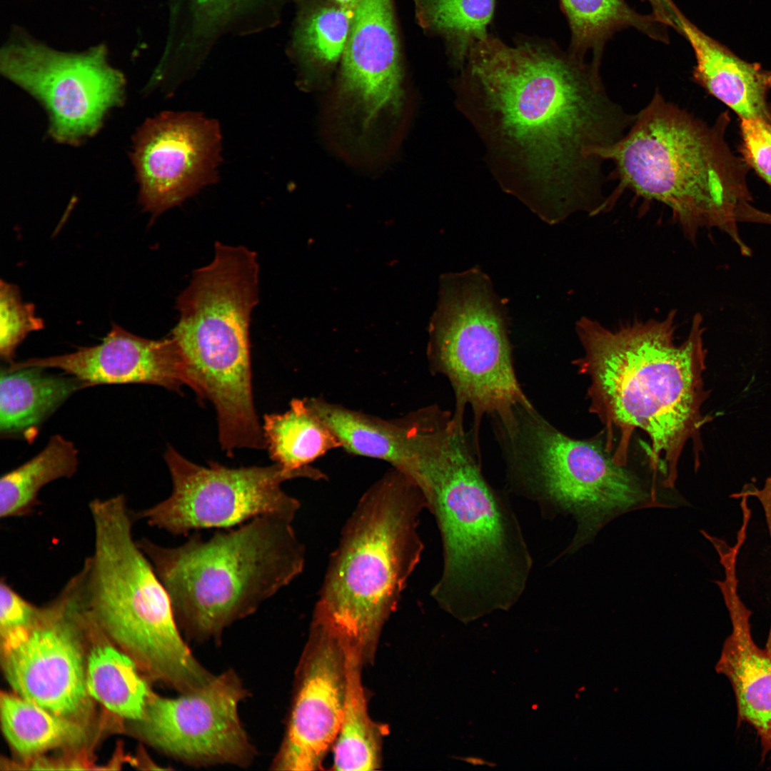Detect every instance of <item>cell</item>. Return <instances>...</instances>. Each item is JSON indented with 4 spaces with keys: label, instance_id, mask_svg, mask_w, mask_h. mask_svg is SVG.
<instances>
[{
    "label": "cell",
    "instance_id": "ba28073f",
    "mask_svg": "<svg viewBox=\"0 0 771 771\" xmlns=\"http://www.w3.org/2000/svg\"><path fill=\"white\" fill-rule=\"evenodd\" d=\"M513 483L542 513L566 512L578 522L574 550L605 519L645 503L638 480L594 441L567 436L532 405L517 407L500 423Z\"/></svg>",
    "mask_w": 771,
    "mask_h": 771
},
{
    "label": "cell",
    "instance_id": "836d02e7",
    "mask_svg": "<svg viewBox=\"0 0 771 771\" xmlns=\"http://www.w3.org/2000/svg\"><path fill=\"white\" fill-rule=\"evenodd\" d=\"M652 6L655 16L662 23L668 24L678 30V21L681 12L675 6L672 0H647Z\"/></svg>",
    "mask_w": 771,
    "mask_h": 771
},
{
    "label": "cell",
    "instance_id": "9c48e42d",
    "mask_svg": "<svg viewBox=\"0 0 771 771\" xmlns=\"http://www.w3.org/2000/svg\"><path fill=\"white\" fill-rule=\"evenodd\" d=\"M501 305L478 270L444 279L433 324L430 361L455 390L458 405L476 415L507 417L530 403L513 368Z\"/></svg>",
    "mask_w": 771,
    "mask_h": 771
},
{
    "label": "cell",
    "instance_id": "4dcf8cb0",
    "mask_svg": "<svg viewBox=\"0 0 771 771\" xmlns=\"http://www.w3.org/2000/svg\"><path fill=\"white\" fill-rule=\"evenodd\" d=\"M44 321L36 315L34 303L23 301L19 288L0 281V356L10 364L16 350L31 332L42 329Z\"/></svg>",
    "mask_w": 771,
    "mask_h": 771
},
{
    "label": "cell",
    "instance_id": "484cf974",
    "mask_svg": "<svg viewBox=\"0 0 771 771\" xmlns=\"http://www.w3.org/2000/svg\"><path fill=\"white\" fill-rule=\"evenodd\" d=\"M262 429L271 458L290 470L309 467L328 451L341 448L335 434L306 398L293 399L283 413L266 415Z\"/></svg>",
    "mask_w": 771,
    "mask_h": 771
},
{
    "label": "cell",
    "instance_id": "1f68e13d",
    "mask_svg": "<svg viewBox=\"0 0 771 771\" xmlns=\"http://www.w3.org/2000/svg\"><path fill=\"white\" fill-rule=\"evenodd\" d=\"M742 158L771 188V122L740 119Z\"/></svg>",
    "mask_w": 771,
    "mask_h": 771
},
{
    "label": "cell",
    "instance_id": "7c38bea8",
    "mask_svg": "<svg viewBox=\"0 0 771 771\" xmlns=\"http://www.w3.org/2000/svg\"><path fill=\"white\" fill-rule=\"evenodd\" d=\"M0 70L44 106L59 143L76 145L94 135L124 99L125 78L109 64L104 45L63 52L16 29L1 48Z\"/></svg>",
    "mask_w": 771,
    "mask_h": 771
},
{
    "label": "cell",
    "instance_id": "f1b7e54d",
    "mask_svg": "<svg viewBox=\"0 0 771 771\" xmlns=\"http://www.w3.org/2000/svg\"><path fill=\"white\" fill-rule=\"evenodd\" d=\"M495 0H416L423 29L443 38L451 62L460 69L471 47L488 34Z\"/></svg>",
    "mask_w": 771,
    "mask_h": 771
},
{
    "label": "cell",
    "instance_id": "f546056e",
    "mask_svg": "<svg viewBox=\"0 0 771 771\" xmlns=\"http://www.w3.org/2000/svg\"><path fill=\"white\" fill-rule=\"evenodd\" d=\"M571 31V51L583 59L590 49L595 51L593 64L600 66L603 42L619 29L633 26L650 36L658 37L654 25L662 21L655 16H643L624 0H560Z\"/></svg>",
    "mask_w": 771,
    "mask_h": 771
},
{
    "label": "cell",
    "instance_id": "5b68a950",
    "mask_svg": "<svg viewBox=\"0 0 771 771\" xmlns=\"http://www.w3.org/2000/svg\"><path fill=\"white\" fill-rule=\"evenodd\" d=\"M425 497L392 468L363 493L331 553L312 621L371 660L424 549L418 533Z\"/></svg>",
    "mask_w": 771,
    "mask_h": 771
},
{
    "label": "cell",
    "instance_id": "83f0119b",
    "mask_svg": "<svg viewBox=\"0 0 771 771\" xmlns=\"http://www.w3.org/2000/svg\"><path fill=\"white\" fill-rule=\"evenodd\" d=\"M78 450L64 436L52 435L45 448L0 479V517L19 518L34 513L39 491L49 483L71 478L78 467Z\"/></svg>",
    "mask_w": 771,
    "mask_h": 771
},
{
    "label": "cell",
    "instance_id": "3957f363",
    "mask_svg": "<svg viewBox=\"0 0 771 771\" xmlns=\"http://www.w3.org/2000/svg\"><path fill=\"white\" fill-rule=\"evenodd\" d=\"M411 478L442 539L443 568L430 592L434 600L456 613L514 603L525 590L533 560L509 503L483 476L462 423L448 420L428 435Z\"/></svg>",
    "mask_w": 771,
    "mask_h": 771
},
{
    "label": "cell",
    "instance_id": "8992f818",
    "mask_svg": "<svg viewBox=\"0 0 771 771\" xmlns=\"http://www.w3.org/2000/svg\"><path fill=\"white\" fill-rule=\"evenodd\" d=\"M293 520L256 517L204 540L193 533L176 547L137 541L171 599L179 629L197 640L218 639L303 570L305 548Z\"/></svg>",
    "mask_w": 771,
    "mask_h": 771
},
{
    "label": "cell",
    "instance_id": "7a4b0ae2",
    "mask_svg": "<svg viewBox=\"0 0 771 771\" xmlns=\"http://www.w3.org/2000/svg\"><path fill=\"white\" fill-rule=\"evenodd\" d=\"M676 312L663 319L634 321L609 329L582 317L576 331L584 355L576 361L590 381V411L608 431L609 447L620 435L613 460L625 466L630 437L636 429L647 434L650 465L673 485L677 464L689 441L695 445L707 418L701 408L708 397L704 388L706 350L703 318L696 313L687 338L675 341Z\"/></svg>",
    "mask_w": 771,
    "mask_h": 771
},
{
    "label": "cell",
    "instance_id": "52a82bcc",
    "mask_svg": "<svg viewBox=\"0 0 771 771\" xmlns=\"http://www.w3.org/2000/svg\"><path fill=\"white\" fill-rule=\"evenodd\" d=\"M89 508L94 547L83 565L93 619L148 679L173 688L186 685L201 665L183 640L167 590L134 540L135 513L121 494L94 499Z\"/></svg>",
    "mask_w": 771,
    "mask_h": 771
},
{
    "label": "cell",
    "instance_id": "603a6c76",
    "mask_svg": "<svg viewBox=\"0 0 771 771\" xmlns=\"http://www.w3.org/2000/svg\"><path fill=\"white\" fill-rule=\"evenodd\" d=\"M86 685L90 695L119 717L136 721L144 714L153 692L136 662L112 642L90 612Z\"/></svg>",
    "mask_w": 771,
    "mask_h": 771
},
{
    "label": "cell",
    "instance_id": "277c9868",
    "mask_svg": "<svg viewBox=\"0 0 771 771\" xmlns=\"http://www.w3.org/2000/svg\"><path fill=\"white\" fill-rule=\"evenodd\" d=\"M729 123L726 111L710 126L655 91L625 136L595 151L614 163L609 177L618 181L605 210L630 190L668 206L691 241L700 228H716L743 256H750L736 218L738 208L752 201L747 181L750 168L726 141Z\"/></svg>",
    "mask_w": 771,
    "mask_h": 771
},
{
    "label": "cell",
    "instance_id": "cb8c5ba5",
    "mask_svg": "<svg viewBox=\"0 0 771 771\" xmlns=\"http://www.w3.org/2000/svg\"><path fill=\"white\" fill-rule=\"evenodd\" d=\"M1 730L12 750L28 760L53 749L81 751L89 725L56 715L14 692H1Z\"/></svg>",
    "mask_w": 771,
    "mask_h": 771
},
{
    "label": "cell",
    "instance_id": "7402d4cb",
    "mask_svg": "<svg viewBox=\"0 0 771 771\" xmlns=\"http://www.w3.org/2000/svg\"><path fill=\"white\" fill-rule=\"evenodd\" d=\"M44 368H1L0 433L5 437L33 440L41 424L73 393L88 388L70 376L46 373Z\"/></svg>",
    "mask_w": 771,
    "mask_h": 771
},
{
    "label": "cell",
    "instance_id": "d6a6232c",
    "mask_svg": "<svg viewBox=\"0 0 771 771\" xmlns=\"http://www.w3.org/2000/svg\"><path fill=\"white\" fill-rule=\"evenodd\" d=\"M39 606L33 604L2 578L0 582V635L4 642L29 628Z\"/></svg>",
    "mask_w": 771,
    "mask_h": 771
},
{
    "label": "cell",
    "instance_id": "d4e9b609",
    "mask_svg": "<svg viewBox=\"0 0 771 771\" xmlns=\"http://www.w3.org/2000/svg\"><path fill=\"white\" fill-rule=\"evenodd\" d=\"M298 10L289 53L303 72L324 71L341 61L354 9L331 0H295Z\"/></svg>",
    "mask_w": 771,
    "mask_h": 771
},
{
    "label": "cell",
    "instance_id": "ffe728a7",
    "mask_svg": "<svg viewBox=\"0 0 771 771\" xmlns=\"http://www.w3.org/2000/svg\"><path fill=\"white\" fill-rule=\"evenodd\" d=\"M678 31L690 44L696 60L694 81L732 110L740 119L771 122V71L747 61L707 35L682 14Z\"/></svg>",
    "mask_w": 771,
    "mask_h": 771
},
{
    "label": "cell",
    "instance_id": "8fae6325",
    "mask_svg": "<svg viewBox=\"0 0 771 771\" xmlns=\"http://www.w3.org/2000/svg\"><path fill=\"white\" fill-rule=\"evenodd\" d=\"M164 458L172 480L170 495L135 516L176 535L203 528L228 529L266 515L294 520L301 503L283 490L282 483L295 478H326L311 466L290 470L278 463L229 468L211 462L205 467L171 446Z\"/></svg>",
    "mask_w": 771,
    "mask_h": 771
},
{
    "label": "cell",
    "instance_id": "5bb4252c",
    "mask_svg": "<svg viewBox=\"0 0 771 771\" xmlns=\"http://www.w3.org/2000/svg\"><path fill=\"white\" fill-rule=\"evenodd\" d=\"M221 139L216 121L193 112H163L138 128L131 159L153 219L216 181Z\"/></svg>",
    "mask_w": 771,
    "mask_h": 771
},
{
    "label": "cell",
    "instance_id": "e0dca14e",
    "mask_svg": "<svg viewBox=\"0 0 771 771\" xmlns=\"http://www.w3.org/2000/svg\"><path fill=\"white\" fill-rule=\"evenodd\" d=\"M290 0H168V28L156 73L178 84L201 66L228 35L246 36L276 26Z\"/></svg>",
    "mask_w": 771,
    "mask_h": 771
},
{
    "label": "cell",
    "instance_id": "4316f807",
    "mask_svg": "<svg viewBox=\"0 0 771 771\" xmlns=\"http://www.w3.org/2000/svg\"><path fill=\"white\" fill-rule=\"evenodd\" d=\"M346 647L347 686L341 728L333 747V769L376 770L381 766L385 730L371 718L368 712L361 680L363 660L353 648L347 645Z\"/></svg>",
    "mask_w": 771,
    "mask_h": 771
},
{
    "label": "cell",
    "instance_id": "44dd1931",
    "mask_svg": "<svg viewBox=\"0 0 771 771\" xmlns=\"http://www.w3.org/2000/svg\"><path fill=\"white\" fill-rule=\"evenodd\" d=\"M348 453L383 460L407 474L413 456L411 414L386 420L321 398H306Z\"/></svg>",
    "mask_w": 771,
    "mask_h": 771
},
{
    "label": "cell",
    "instance_id": "9a60e30c",
    "mask_svg": "<svg viewBox=\"0 0 771 771\" xmlns=\"http://www.w3.org/2000/svg\"><path fill=\"white\" fill-rule=\"evenodd\" d=\"M285 735L272 763L277 770H317L337 739L347 686L343 640L311 621Z\"/></svg>",
    "mask_w": 771,
    "mask_h": 771
},
{
    "label": "cell",
    "instance_id": "d6986e66",
    "mask_svg": "<svg viewBox=\"0 0 771 771\" xmlns=\"http://www.w3.org/2000/svg\"><path fill=\"white\" fill-rule=\"evenodd\" d=\"M738 554L720 555L724 578L717 582L727 610L731 630L716 664L717 672L726 677L735 696L738 725L746 723L756 732L762 759L771 753V655L753 638L751 610L738 593Z\"/></svg>",
    "mask_w": 771,
    "mask_h": 771
},
{
    "label": "cell",
    "instance_id": "6da1fadb",
    "mask_svg": "<svg viewBox=\"0 0 771 771\" xmlns=\"http://www.w3.org/2000/svg\"><path fill=\"white\" fill-rule=\"evenodd\" d=\"M453 84L501 188L545 221L603 212L609 176L597 149L634 124L608 94L599 68L537 41L510 46L488 34Z\"/></svg>",
    "mask_w": 771,
    "mask_h": 771
},
{
    "label": "cell",
    "instance_id": "d590c367",
    "mask_svg": "<svg viewBox=\"0 0 771 771\" xmlns=\"http://www.w3.org/2000/svg\"><path fill=\"white\" fill-rule=\"evenodd\" d=\"M331 1L346 7L348 9H354L358 0H331Z\"/></svg>",
    "mask_w": 771,
    "mask_h": 771
},
{
    "label": "cell",
    "instance_id": "30bf717a",
    "mask_svg": "<svg viewBox=\"0 0 771 771\" xmlns=\"http://www.w3.org/2000/svg\"><path fill=\"white\" fill-rule=\"evenodd\" d=\"M89 607L81 568L26 630L1 642V666L14 692L56 715L91 725L86 685Z\"/></svg>",
    "mask_w": 771,
    "mask_h": 771
},
{
    "label": "cell",
    "instance_id": "2e32d148",
    "mask_svg": "<svg viewBox=\"0 0 771 771\" xmlns=\"http://www.w3.org/2000/svg\"><path fill=\"white\" fill-rule=\"evenodd\" d=\"M393 0H358L341 61L339 91L364 128L398 112L403 91L400 45Z\"/></svg>",
    "mask_w": 771,
    "mask_h": 771
},
{
    "label": "cell",
    "instance_id": "e575fe53",
    "mask_svg": "<svg viewBox=\"0 0 771 771\" xmlns=\"http://www.w3.org/2000/svg\"><path fill=\"white\" fill-rule=\"evenodd\" d=\"M752 219L755 223L771 226V213L757 209L755 211Z\"/></svg>",
    "mask_w": 771,
    "mask_h": 771
},
{
    "label": "cell",
    "instance_id": "8d00e7d4",
    "mask_svg": "<svg viewBox=\"0 0 771 771\" xmlns=\"http://www.w3.org/2000/svg\"><path fill=\"white\" fill-rule=\"evenodd\" d=\"M766 648H767V650L768 652H769V653H770V654L771 655V640H770V642H768V644H767V645Z\"/></svg>",
    "mask_w": 771,
    "mask_h": 771
},
{
    "label": "cell",
    "instance_id": "ac0fdd59",
    "mask_svg": "<svg viewBox=\"0 0 771 771\" xmlns=\"http://www.w3.org/2000/svg\"><path fill=\"white\" fill-rule=\"evenodd\" d=\"M56 368L84 381L99 384H151L178 390L186 385L182 361L171 336L151 340L114 324L102 342L70 353L12 362L9 370Z\"/></svg>",
    "mask_w": 771,
    "mask_h": 771
},
{
    "label": "cell",
    "instance_id": "4fadbf2b",
    "mask_svg": "<svg viewBox=\"0 0 771 771\" xmlns=\"http://www.w3.org/2000/svg\"><path fill=\"white\" fill-rule=\"evenodd\" d=\"M246 695L233 670L176 698L153 692L142 717L132 721V730L144 742L189 765L246 767L256 753L238 711Z\"/></svg>",
    "mask_w": 771,
    "mask_h": 771
}]
</instances>
